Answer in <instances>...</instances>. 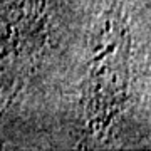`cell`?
Returning a JSON list of instances; mask_svg holds the SVG:
<instances>
[{
    "mask_svg": "<svg viewBox=\"0 0 151 151\" xmlns=\"http://www.w3.org/2000/svg\"><path fill=\"white\" fill-rule=\"evenodd\" d=\"M131 101V30L121 4L104 15L84 81L81 104L87 141H103Z\"/></svg>",
    "mask_w": 151,
    "mask_h": 151,
    "instance_id": "1",
    "label": "cell"
},
{
    "mask_svg": "<svg viewBox=\"0 0 151 151\" xmlns=\"http://www.w3.org/2000/svg\"><path fill=\"white\" fill-rule=\"evenodd\" d=\"M32 54L34 50H27L25 42L0 47V118L24 86Z\"/></svg>",
    "mask_w": 151,
    "mask_h": 151,
    "instance_id": "2",
    "label": "cell"
}]
</instances>
